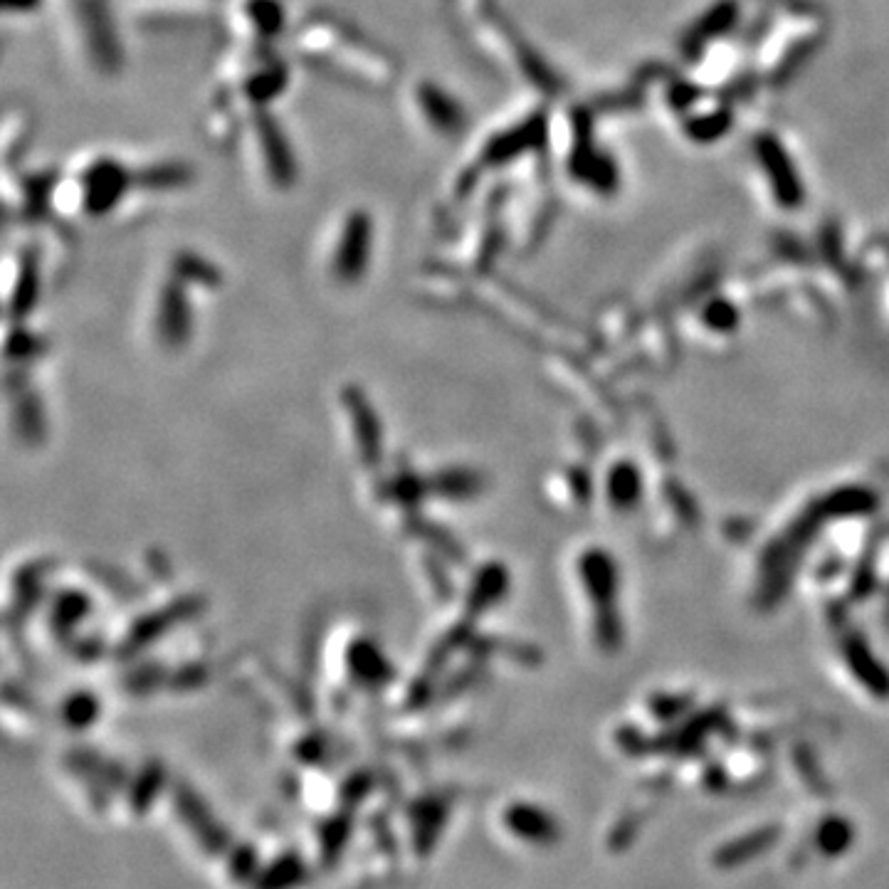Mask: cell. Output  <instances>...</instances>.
Returning <instances> with one entry per match:
<instances>
[{"label":"cell","instance_id":"1","mask_svg":"<svg viewBox=\"0 0 889 889\" xmlns=\"http://www.w3.org/2000/svg\"><path fill=\"white\" fill-rule=\"evenodd\" d=\"M299 62L364 92H388L398 82L393 57L359 28L326 13L299 20L289 33Z\"/></svg>","mask_w":889,"mask_h":889},{"label":"cell","instance_id":"2","mask_svg":"<svg viewBox=\"0 0 889 889\" xmlns=\"http://www.w3.org/2000/svg\"><path fill=\"white\" fill-rule=\"evenodd\" d=\"M139 191L136 166L112 151H84L60 176H55L50 205L65 218L99 220L124 205Z\"/></svg>","mask_w":889,"mask_h":889},{"label":"cell","instance_id":"3","mask_svg":"<svg viewBox=\"0 0 889 889\" xmlns=\"http://www.w3.org/2000/svg\"><path fill=\"white\" fill-rule=\"evenodd\" d=\"M57 18L65 47L84 70L99 77L122 70L124 50L109 0H60Z\"/></svg>","mask_w":889,"mask_h":889},{"label":"cell","instance_id":"4","mask_svg":"<svg viewBox=\"0 0 889 889\" xmlns=\"http://www.w3.org/2000/svg\"><path fill=\"white\" fill-rule=\"evenodd\" d=\"M250 171L272 191H287L297 181V156H294L289 136L272 117V112L255 114L247 119L243 134L238 139Z\"/></svg>","mask_w":889,"mask_h":889},{"label":"cell","instance_id":"5","mask_svg":"<svg viewBox=\"0 0 889 889\" xmlns=\"http://www.w3.org/2000/svg\"><path fill=\"white\" fill-rule=\"evenodd\" d=\"M403 109L413 129L430 141H455L467 126L460 99L430 77H418L405 87Z\"/></svg>","mask_w":889,"mask_h":889},{"label":"cell","instance_id":"6","mask_svg":"<svg viewBox=\"0 0 889 889\" xmlns=\"http://www.w3.org/2000/svg\"><path fill=\"white\" fill-rule=\"evenodd\" d=\"M373 220L364 208H349L339 218L329 245V272L339 282H359L371 260Z\"/></svg>","mask_w":889,"mask_h":889},{"label":"cell","instance_id":"7","mask_svg":"<svg viewBox=\"0 0 889 889\" xmlns=\"http://www.w3.org/2000/svg\"><path fill=\"white\" fill-rule=\"evenodd\" d=\"M220 20L233 35V42L270 47L284 33L287 10L282 0H223Z\"/></svg>","mask_w":889,"mask_h":889},{"label":"cell","instance_id":"8","mask_svg":"<svg viewBox=\"0 0 889 889\" xmlns=\"http://www.w3.org/2000/svg\"><path fill=\"white\" fill-rule=\"evenodd\" d=\"M223 0H122V13L139 28H196L220 18Z\"/></svg>","mask_w":889,"mask_h":889},{"label":"cell","instance_id":"9","mask_svg":"<svg viewBox=\"0 0 889 889\" xmlns=\"http://www.w3.org/2000/svg\"><path fill=\"white\" fill-rule=\"evenodd\" d=\"M30 114L23 107L8 109L3 119V159L10 163L18 159V154H23L25 146L30 144Z\"/></svg>","mask_w":889,"mask_h":889},{"label":"cell","instance_id":"10","mask_svg":"<svg viewBox=\"0 0 889 889\" xmlns=\"http://www.w3.org/2000/svg\"><path fill=\"white\" fill-rule=\"evenodd\" d=\"M45 0H3V13L5 18H28L35 15L42 8Z\"/></svg>","mask_w":889,"mask_h":889}]
</instances>
